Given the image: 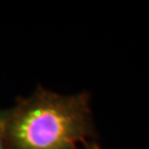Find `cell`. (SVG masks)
Instances as JSON below:
<instances>
[{
	"label": "cell",
	"instance_id": "obj_1",
	"mask_svg": "<svg viewBox=\"0 0 149 149\" xmlns=\"http://www.w3.org/2000/svg\"><path fill=\"white\" fill-rule=\"evenodd\" d=\"M6 130L9 149H81L95 136L90 94L38 86L8 108Z\"/></svg>",
	"mask_w": 149,
	"mask_h": 149
},
{
	"label": "cell",
	"instance_id": "obj_2",
	"mask_svg": "<svg viewBox=\"0 0 149 149\" xmlns=\"http://www.w3.org/2000/svg\"><path fill=\"white\" fill-rule=\"evenodd\" d=\"M7 119L8 108H0V149H9L7 144Z\"/></svg>",
	"mask_w": 149,
	"mask_h": 149
},
{
	"label": "cell",
	"instance_id": "obj_3",
	"mask_svg": "<svg viewBox=\"0 0 149 149\" xmlns=\"http://www.w3.org/2000/svg\"><path fill=\"white\" fill-rule=\"evenodd\" d=\"M81 149H102L100 147V145L96 143L95 140H92V141H88L87 144H85Z\"/></svg>",
	"mask_w": 149,
	"mask_h": 149
}]
</instances>
